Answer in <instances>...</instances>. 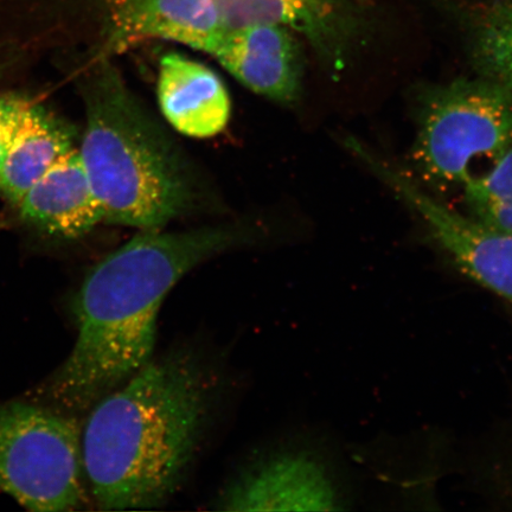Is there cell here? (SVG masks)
<instances>
[{"instance_id":"6da1fadb","label":"cell","mask_w":512,"mask_h":512,"mask_svg":"<svg viewBox=\"0 0 512 512\" xmlns=\"http://www.w3.org/2000/svg\"><path fill=\"white\" fill-rule=\"evenodd\" d=\"M253 227L224 223L164 233L147 229L101 260L74 304L78 337L48 394L83 411L151 361L164 300L178 281L214 256L247 246Z\"/></svg>"},{"instance_id":"7a4b0ae2","label":"cell","mask_w":512,"mask_h":512,"mask_svg":"<svg viewBox=\"0 0 512 512\" xmlns=\"http://www.w3.org/2000/svg\"><path fill=\"white\" fill-rule=\"evenodd\" d=\"M211 386L190 352L150 361L96 401L81 430L101 510L162 507L181 486L209 418Z\"/></svg>"},{"instance_id":"3957f363","label":"cell","mask_w":512,"mask_h":512,"mask_svg":"<svg viewBox=\"0 0 512 512\" xmlns=\"http://www.w3.org/2000/svg\"><path fill=\"white\" fill-rule=\"evenodd\" d=\"M111 60L94 56L78 76L86 111L81 162L104 222L160 229L194 206L196 182Z\"/></svg>"},{"instance_id":"277c9868","label":"cell","mask_w":512,"mask_h":512,"mask_svg":"<svg viewBox=\"0 0 512 512\" xmlns=\"http://www.w3.org/2000/svg\"><path fill=\"white\" fill-rule=\"evenodd\" d=\"M512 145V91L488 80H458L422 101L413 158L437 185H464L479 158L495 160Z\"/></svg>"},{"instance_id":"5b68a950","label":"cell","mask_w":512,"mask_h":512,"mask_svg":"<svg viewBox=\"0 0 512 512\" xmlns=\"http://www.w3.org/2000/svg\"><path fill=\"white\" fill-rule=\"evenodd\" d=\"M81 428L53 409L10 402L0 406V490L25 509L79 510L82 482Z\"/></svg>"},{"instance_id":"8992f818","label":"cell","mask_w":512,"mask_h":512,"mask_svg":"<svg viewBox=\"0 0 512 512\" xmlns=\"http://www.w3.org/2000/svg\"><path fill=\"white\" fill-rule=\"evenodd\" d=\"M355 155L399 195L426 223L439 246L467 277L512 306V235L497 232L452 211L426 194L411 178L377 158L361 144Z\"/></svg>"},{"instance_id":"52a82bcc","label":"cell","mask_w":512,"mask_h":512,"mask_svg":"<svg viewBox=\"0 0 512 512\" xmlns=\"http://www.w3.org/2000/svg\"><path fill=\"white\" fill-rule=\"evenodd\" d=\"M98 24L96 57L124 53L147 41L206 51L226 34L213 0H82Z\"/></svg>"},{"instance_id":"ba28073f","label":"cell","mask_w":512,"mask_h":512,"mask_svg":"<svg viewBox=\"0 0 512 512\" xmlns=\"http://www.w3.org/2000/svg\"><path fill=\"white\" fill-rule=\"evenodd\" d=\"M334 480L304 451L273 454L236 476L217 501L221 511H332L341 509Z\"/></svg>"},{"instance_id":"9c48e42d","label":"cell","mask_w":512,"mask_h":512,"mask_svg":"<svg viewBox=\"0 0 512 512\" xmlns=\"http://www.w3.org/2000/svg\"><path fill=\"white\" fill-rule=\"evenodd\" d=\"M227 32L278 25L303 37L331 72L344 66L358 32L348 0H213Z\"/></svg>"},{"instance_id":"30bf717a","label":"cell","mask_w":512,"mask_h":512,"mask_svg":"<svg viewBox=\"0 0 512 512\" xmlns=\"http://www.w3.org/2000/svg\"><path fill=\"white\" fill-rule=\"evenodd\" d=\"M252 92L291 105L302 91L298 36L278 25H252L226 32L207 53Z\"/></svg>"},{"instance_id":"8fae6325","label":"cell","mask_w":512,"mask_h":512,"mask_svg":"<svg viewBox=\"0 0 512 512\" xmlns=\"http://www.w3.org/2000/svg\"><path fill=\"white\" fill-rule=\"evenodd\" d=\"M31 226L61 239H78L104 222L78 149L64 156L16 204Z\"/></svg>"},{"instance_id":"7c38bea8","label":"cell","mask_w":512,"mask_h":512,"mask_svg":"<svg viewBox=\"0 0 512 512\" xmlns=\"http://www.w3.org/2000/svg\"><path fill=\"white\" fill-rule=\"evenodd\" d=\"M158 102L169 124L191 138H211L227 127L230 99L213 70L178 53L162 57Z\"/></svg>"},{"instance_id":"4fadbf2b","label":"cell","mask_w":512,"mask_h":512,"mask_svg":"<svg viewBox=\"0 0 512 512\" xmlns=\"http://www.w3.org/2000/svg\"><path fill=\"white\" fill-rule=\"evenodd\" d=\"M74 149L67 126L29 102L0 168V192L16 206L51 166Z\"/></svg>"},{"instance_id":"5bb4252c","label":"cell","mask_w":512,"mask_h":512,"mask_svg":"<svg viewBox=\"0 0 512 512\" xmlns=\"http://www.w3.org/2000/svg\"><path fill=\"white\" fill-rule=\"evenodd\" d=\"M470 50L484 79L512 91V0L485 6L472 17Z\"/></svg>"},{"instance_id":"9a60e30c","label":"cell","mask_w":512,"mask_h":512,"mask_svg":"<svg viewBox=\"0 0 512 512\" xmlns=\"http://www.w3.org/2000/svg\"><path fill=\"white\" fill-rule=\"evenodd\" d=\"M464 188L473 214L495 204L512 203V145L495 160L490 171L471 177Z\"/></svg>"},{"instance_id":"2e32d148","label":"cell","mask_w":512,"mask_h":512,"mask_svg":"<svg viewBox=\"0 0 512 512\" xmlns=\"http://www.w3.org/2000/svg\"><path fill=\"white\" fill-rule=\"evenodd\" d=\"M28 104V100L18 96H0V168Z\"/></svg>"}]
</instances>
